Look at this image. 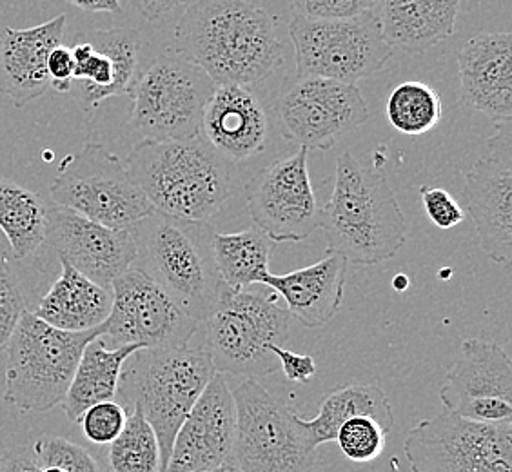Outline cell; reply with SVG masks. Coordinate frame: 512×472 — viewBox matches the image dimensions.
Instances as JSON below:
<instances>
[{
    "label": "cell",
    "mask_w": 512,
    "mask_h": 472,
    "mask_svg": "<svg viewBox=\"0 0 512 472\" xmlns=\"http://www.w3.org/2000/svg\"><path fill=\"white\" fill-rule=\"evenodd\" d=\"M175 53L204 69L215 86H264L286 64L271 13L251 0H195L178 17Z\"/></svg>",
    "instance_id": "6da1fadb"
},
{
    "label": "cell",
    "mask_w": 512,
    "mask_h": 472,
    "mask_svg": "<svg viewBox=\"0 0 512 472\" xmlns=\"http://www.w3.org/2000/svg\"><path fill=\"white\" fill-rule=\"evenodd\" d=\"M318 229L327 251L353 266L391 260L407 242V220L387 178L364 168L349 151L336 160L335 186L320 207Z\"/></svg>",
    "instance_id": "7a4b0ae2"
},
{
    "label": "cell",
    "mask_w": 512,
    "mask_h": 472,
    "mask_svg": "<svg viewBox=\"0 0 512 472\" xmlns=\"http://www.w3.org/2000/svg\"><path fill=\"white\" fill-rule=\"evenodd\" d=\"M126 168L153 209L169 217L209 222L233 191V166L200 137L140 140Z\"/></svg>",
    "instance_id": "3957f363"
},
{
    "label": "cell",
    "mask_w": 512,
    "mask_h": 472,
    "mask_svg": "<svg viewBox=\"0 0 512 472\" xmlns=\"http://www.w3.org/2000/svg\"><path fill=\"white\" fill-rule=\"evenodd\" d=\"M129 229L137 244L133 266L186 315L206 322L227 289L215 262L211 224L153 211Z\"/></svg>",
    "instance_id": "277c9868"
},
{
    "label": "cell",
    "mask_w": 512,
    "mask_h": 472,
    "mask_svg": "<svg viewBox=\"0 0 512 472\" xmlns=\"http://www.w3.org/2000/svg\"><path fill=\"white\" fill-rule=\"evenodd\" d=\"M217 374L204 347L140 349L131 354L120 374L119 404L140 409L157 434L162 472L168 465L180 423L197 404L206 385Z\"/></svg>",
    "instance_id": "5b68a950"
},
{
    "label": "cell",
    "mask_w": 512,
    "mask_h": 472,
    "mask_svg": "<svg viewBox=\"0 0 512 472\" xmlns=\"http://www.w3.org/2000/svg\"><path fill=\"white\" fill-rule=\"evenodd\" d=\"M104 336V324L69 333L24 311L8 342L4 402L20 413H46L62 404L86 345Z\"/></svg>",
    "instance_id": "8992f818"
},
{
    "label": "cell",
    "mask_w": 512,
    "mask_h": 472,
    "mask_svg": "<svg viewBox=\"0 0 512 472\" xmlns=\"http://www.w3.org/2000/svg\"><path fill=\"white\" fill-rule=\"evenodd\" d=\"M291 331V315L278 295L227 287L206 320V349L215 371L260 378L278 371L273 345L284 344Z\"/></svg>",
    "instance_id": "52a82bcc"
},
{
    "label": "cell",
    "mask_w": 512,
    "mask_h": 472,
    "mask_svg": "<svg viewBox=\"0 0 512 472\" xmlns=\"http://www.w3.org/2000/svg\"><path fill=\"white\" fill-rule=\"evenodd\" d=\"M237 434L229 462L242 472H313L316 449L302 429V416L256 378L233 389Z\"/></svg>",
    "instance_id": "ba28073f"
},
{
    "label": "cell",
    "mask_w": 512,
    "mask_h": 472,
    "mask_svg": "<svg viewBox=\"0 0 512 472\" xmlns=\"http://www.w3.org/2000/svg\"><path fill=\"white\" fill-rule=\"evenodd\" d=\"M215 88L197 64L177 53L162 55L138 71L129 89L131 128L142 140L153 142L198 138L204 108Z\"/></svg>",
    "instance_id": "9c48e42d"
},
{
    "label": "cell",
    "mask_w": 512,
    "mask_h": 472,
    "mask_svg": "<svg viewBox=\"0 0 512 472\" xmlns=\"http://www.w3.org/2000/svg\"><path fill=\"white\" fill-rule=\"evenodd\" d=\"M295 48L296 79H329L356 84L385 68L394 51L382 37L378 13L353 19H306L289 22Z\"/></svg>",
    "instance_id": "30bf717a"
},
{
    "label": "cell",
    "mask_w": 512,
    "mask_h": 472,
    "mask_svg": "<svg viewBox=\"0 0 512 472\" xmlns=\"http://www.w3.org/2000/svg\"><path fill=\"white\" fill-rule=\"evenodd\" d=\"M50 193L57 206L113 229H129L155 211L120 158L97 142L62 160Z\"/></svg>",
    "instance_id": "8fae6325"
},
{
    "label": "cell",
    "mask_w": 512,
    "mask_h": 472,
    "mask_svg": "<svg viewBox=\"0 0 512 472\" xmlns=\"http://www.w3.org/2000/svg\"><path fill=\"white\" fill-rule=\"evenodd\" d=\"M404 453L413 472H512V420L471 422L444 409L414 425Z\"/></svg>",
    "instance_id": "7c38bea8"
},
{
    "label": "cell",
    "mask_w": 512,
    "mask_h": 472,
    "mask_svg": "<svg viewBox=\"0 0 512 472\" xmlns=\"http://www.w3.org/2000/svg\"><path fill=\"white\" fill-rule=\"evenodd\" d=\"M280 135L307 151H325L362 128L369 109L356 84L329 79H296L275 104Z\"/></svg>",
    "instance_id": "4fadbf2b"
},
{
    "label": "cell",
    "mask_w": 512,
    "mask_h": 472,
    "mask_svg": "<svg viewBox=\"0 0 512 472\" xmlns=\"http://www.w3.org/2000/svg\"><path fill=\"white\" fill-rule=\"evenodd\" d=\"M113 304L104 322V336L115 344L142 349H175L188 345L197 333L195 318L186 315L160 287L138 267L111 284Z\"/></svg>",
    "instance_id": "5bb4252c"
},
{
    "label": "cell",
    "mask_w": 512,
    "mask_h": 472,
    "mask_svg": "<svg viewBox=\"0 0 512 472\" xmlns=\"http://www.w3.org/2000/svg\"><path fill=\"white\" fill-rule=\"evenodd\" d=\"M307 149L280 158L249 178L247 209L271 242H304L320 222V206L307 168Z\"/></svg>",
    "instance_id": "9a60e30c"
},
{
    "label": "cell",
    "mask_w": 512,
    "mask_h": 472,
    "mask_svg": "<svg viewBox=\"0 0 512 472\" xmlns=\"http://www.w3.org/2000/svg\"><path fill=\"white\" fill-rule=\"evenodd\" d=\"M462 200L489 260L512 264V122L496 124L487 153L465 177Z\"/></svg>",
    "instance_id": "2e32d148"
},
{
    "label": "cell",
    "mask_w": 512,
    "mask_h": 472,
    "mask_svg": "<svg viewBox=\"0 0 512 472\" xmlns=\"http://www.w3.org/2000/svg\"><path fill=\"white\" fill-rule=\"evenodd\" d=\"M445 411L465 420L500 423L512 420V362L502 345L469 338L440 387Z\"/></svg>",
    "instance_id": "e0dca14e"
},
{
    "label": "cell",
    "mask_w": 512,
    "mask_h": 472,
    "mask_svg": "<svg viewBox=\"0 0 512 472\" xmlns=\"http://www.w3.org/2000/svg\"><path fill=\"white\" fill-rule=\"evenodd\" d=\"M46 242L95 284L111 289V284L135 264L137 244L131 229H113L82 217L68 207H48Z\"/></svg>",
    "instance_id": "ac0fdd59"
},
{
    "label": "cell",
    "mask_w": 512,
    "mask_h": 472,
    "mask_svg": "<svg viewBox=\"0 0 512 472\" xmlns=\"http://www.w3.org/2000/svg\"><path fill=\"white\" fill-rule=\"evenodd\" d=\"M237 434L233 389L217 373L180 423L164 472H207L231 460Z\"/></svg>",
    "instance_id": "d6986e66"
},
{
    "label": "cell",
    "mask_w": 512,
    "mask_h": 472,
    "mask_svg": "<svg viewBox=\"0 0 512 472\" xmlns=\"http://www.w3.org/2000/svg\"><path fill=\"white\" fill-rule=\"evenodd\" d=\"M140 37L131 28H113L89 33L71 48L73 84L69 95L86 113L104 100L128 95L138 75Z\"/></svg>",
    "instance_id": "ffe728a7"
},
{
    "label": "cell",
    "mask_w": 512,
    "mask_h": 472,
    "mask_svg": "<svg viewBox=\"0 0 512 472\" xmlns=\"http://www.w3.org/2000/svg\"><path fill=\"white\" fill-rule=\"evenodd\" d=\"M269 115L256 91L224 84L207 100L200 138L231 166L264 153L269 142Z\"/></svg>",
    "instance_id": "44dd1931"
},
{
    "label": "cell",
    "mask_w": 512,
    "mask_h": 472,
    "mask_svg": "<svg viewBox=\"0 0 512 472\" xmlns=\"http://www.w3.org/2000/svg\"><path fill=\"white\" fill-rule=\"evenodd\" d=\"M460 100L491 118L512 122V35L507 31L480 33L458 51Z\"/></svg>",
    "instance_id": "7402d4cb"
},
{
    "label": "cell",
    "mask_w": 512,
    "mask_h": 472,
    "mask_svg": "<svg viewBox=\"0 0 512 472\" xmlns=\"http://www.w3.org/2000/svg\"><path fill=\"white\" fill-rule=\"evenodd\" d=\"M66 15L28 30L0 33V97L24 108L50 89L48 57L64 39Z\"/></svg>",
    "instance_id": "603a6c76"
},
{
    "label": "cell",
    "mask_w": 512,
    "mask_h": 472,
    "mask_svg": "<svg viewBox=\"0 0 512 472\" xmlns=\"http://www.w3.org/2000/svg\"><path fill=\"white\" fill-rule=\"evenodd\" d=\"M347 266L342 256L327 253L320 262L293 273H269L262 284L271 287L278 298H284L291 318L306 327H324L344 304Z\"/></svg>",
    "instance_id": "cb8c5ba5"
},
{
    "label": "cell",
    "mask_w": 512,
    "mask_h": 472,
    "mask_svg": "<svg viewBox=\"0 0 512 472\" xmlns=\"http://www.w3.org/2000/svg\"><path fill=\"white\" fill-rule=\"evenodd\" d=\"M462 0H380L378 20L387 46L409 55H424L449 39Z\"/></svg>",
    "instance_id": "d4e9b609"
},
{
    "label": "cell",
    "mask_w": 512,
    "mask_h": 472,
    "mask_svg": "<svg viewBox=\"0 0 512 472\" xmlns=\"http://www.w3.org/2000/svg\"><path fill=\"white\" fill-rule=\"evenodd\" d=\"M59 280L40 298L35 315L60 331L82 333L108 320L113 304L111 289L95 284L68 262H62Z\"/></svg>",
    "instance_id": "484cf974"
},
{
    "label": "cell",
    "mask_w": 512,
    "mask_h": 472,
    "mask_svg": "<svg viewBox=\"0 0 512 472\" xmlns=\"http://www.w3.org/2000/svg\"><path fill=\"white\" fill-rule=\"evenodd\" d=\"M142 347L122 345L108 349L102 336L89 342L80 356L77 371L69 384L64 402L60 404L69 422L77 423L91 405L117 398L120 374L131 354Z\"/></svg>",
    "instance_id": "4316f807"
},
{
    "label": "cell",
    "mask_w": 512,
    "mask_h": 472,
    "mask_svg": "<svg viewBox=\"0 0 512 472\" xmlns=\"http://www.w3.org/2000/svg\"><path fill=\"white\" fill-rule=\"evenodd\" d=\"M369 416L380 423L389 434L394 427L393 405L382 387L375 384L338 385L325 394L313 420H300L311 447L335 442L336 434L347 420Z\"/></svg>",
    "instance_id": "83f0119b"
},
{
    "label": "cell",
    "mask_w": 512,
    "mask_h": 472,
    "mask_svg": "<svg viewBox=\"0 0 512 472\" xmlns=\"http://www.w3.org/2000/svg\"><path fill=\"white\" fill-rule=\"evenodd\" d=\"M48 206L30 189L0 177V231L15 260L33 255L46 242Z\"/></svg>",
    "instance_id": "f1b7e54d"
},
{
    "label": "cell",
    "mask_w": 512,
    "mask_h": 472,
    "mask_svg": "<svg viewBox=\"0 0 512 472\" xmlns=\"http://www.w3.org/2000/svg\"><path fill=\"white\" fill-rule=\"evenodd\" d=\"M273 242L260 229L215 233L213 253L224 284L235 291L262 284L269 271Z\"/></svg>",
    "instance_id": "f546056e"
},
{
    "label": "cell",
    "mask_w": 512,
    "mask_h": 472,
    "mask_svg": "<svg viewBox=\"0 0 512 472\" xmlns=\"http://www.w3.org/2000/svg\"><path fill=\"white\" fill-rule=\"evenodd\" d=\"M106 447L102 472H162L157 434L137 407L129 409L119 438Z\"/></svg>",
    "instance_id": "4dcf8cb0"
},
{
    "label": "cell",
    "mask_w": 512,
    "mask_h": 472,
    "mask_svg": "<svg viewBox=\"0 0 512 472\" xmlns=\"http://www.w3.org/2000/svg\"><path fill=\"white\" fill-rule=\"evenodd\" d=\"M387 118L396 131L420 137L442 120V99L429 84L407 80L396 86L387 100Z\"/></svg>",
    "instance_id": "1f68e13d"
},
{
    "label": "cell",
    "mask_w": 512,
    "mask_h": 472,
    "mask_svg": "<svg viewBox=\"0 0 512 472\" xmlns=\"http://www.w3.org/2000/svg\"><path fill=\"white\" fill-rule=\"evenodd\" d=\"M384 427L369 416H355L340 427L335 442L347 460L355 463L375 462L385 449Z\"/></svg>",
    "instance_id": "d6a6232c"
},
{
    "label": "cell",
    "mask_w": 512,
    "mask_h": 472,
    "mask_svg": "<svg viewBox=\"0 0 512 472\" xmlns=\"http://www.w3.org/2000/svg\"><path fill=\"white\" fill-rule=\"evenodd\" d=\"M40 465H53L64 472H102L100 463L88 449L60 436H42L33 443Z\"/></svg>",
    "instance_id": "836d02e7"
},
{
    "label": "cell",
    "mask_w": 512,
    "mask_h": 472,
    "mask_svg": "<svg viewBox=\"0 0 512 472\" xmlns=\"http://www.w3.org/2000/svg\"><path fill=\"white\" fill-rule=\"evenodd\" d=\"M26 311V298L17 273L11 267L10 256L0 246V351L8 347L11 335Z\"/></svg>",
    "instance_id": "e575fe53"
},
{
    "label": "cell",
    "mask_w": 512,
    "mask_h": 472,
    "mask_svg": "<svg viewBox=\"0 0 512 472\" xmlns=\"http://www.w3.org/2000/svg\"><path fill=\"white\" fill-rule=\"evenodd\" d=\"M128 420V411L115 400L91 405L80 416V429L88 442L106 447L119 438Z\"/></svg>",
    "instance_id": "d590c367"
},
{
    "label": "cell",
    "mask_w": 512,
    "mask_h": 472,
    "mask_svg": "<svg viewBox=\"0 0 512 472\" xmlns=\"http://www.w3.org/2000/svg\"><path fill=\"white\" fill-rule=\"evenodd\" d=\"M296 17L353 19L378 10L380 0H287Z\"/></svg>",
    "instance_id": "8d00e7d4"
},
{
    "label": "cell",
    "mask_w": 512,
    "mask_h": 472,
    "mask_svg": "<svg viewBox=\"0 0 512 472\" xmlns=\"http://www.w3.org/2000/svg\"><path fill=\"white\" fill-rule=\"evenodd\" d=\"M420 197L425 215L440 229H453L465 218L460 202L442 187L422 186Z\"/></svg>",
    "instance_id": "74e56055"
},
{
    "label": "cell",
    "mask_w": 512,
    "mask_h": 472,
    "mask_svg": "<svg viewBox=\"0 0 512 472\" xmlns=\"http://www.w3.org/2000/svg\"><path fill=\"white\" fill-rule=\"evenodd\" d=\"M271 353L278 358V364L286 374L287 380L293 384H307L316 374L315 358L311 354H298L286 347L273 345Z\"/></svg>",
    "instance_id": "f35d334b"
},
{
    "label": "cell",
    "mask_w": 512,
    "mask_h": 472,
    "mask_svg": "<svg viewBox=\"0 0 512 472\" xmlns=\"http://www.w3.org/2000/svg\"><path fill=\"white\" fill-rule=\"evenodd\" d=\"M73 69H75V64L71 57V48L59 44L48 57L50 88L55 89L57 93H69L71 84H73Z\"/></svg>",
    "instance_id": "ab89813d"
},
{
    "label": "cell",
    "mask_w": 512,
    "mask_h": 472,
    "mask_svg": "<svg viewBox=\"0 0 512 472\" xmlns=\"http://www.w3.org/2000/svg\"><path fill=\"white\" fill-rule=\"evenodd\" d=\"M40 463L33 445H19L0 454V472H39Z\"/></svg>",
    "instance_id": "60d3db41"
},
{
    "label": "cell",
    "mask_w": 512,
    "mask_h": 472,
    "mask_svg": "<svg viewBox=\"0 0 512 472\" xmlns=\"http://www.w3.org/2000/svg\"><path fill=\"white\" fill-rule=\"evenodd\" d=\"M131 2L135 4V8L144 19L155 22L168 17L169 13L177 11L182 6H188L191 0H131Z\"/></svg>",
    "instance_id": "b9f144b4"
},
{
    "label": "cell",
    "mask_w": 512,
    "mask_h": 472,
    "mask_svg": "<svg viewBox=\"0 0 512 472\" xmlns=\"http://www.w3.org/2000/svg\"><path fill=\"white\" fill-rule=\"evenodd\" d=\"M69 4L91 13H120V0H68Z\"/></svg>",
    "instance_id": "7bdbcfd3"
},
{
    "label": "cell",
    "mask_w": 512,
    "mask_h": 472,
    "mask_svg": "<svg viewBox=\"0 0 512 472\" xmlns=\"http://www.w3.org/2000/svg\"><path fill=\"white\" fill-rule=\"evenodd\" d=\"M409 286V278L405 275L396 276L393 280L394 289H398V291H404Z\"/></svg>",
    "instance_id": "ee69618b"
},
{
    "label": "cell",
    "mask_w": 512,
    "mask_h": 472,
    "mask_svg": "<svg viewBox=\"0 0 512 472\" xmlns=\"http://www.w3.org/2000/svg\"><path fill=\"white\" fill-rule=\"evenodd\" d=\"M207 472H242L240 469H238L237 465L235 463L227 462L224 463V465H220V467H217V469H213V471H207Z\"/></svg>",
    "instance_id": "f6af8a7d"
},
{
    "label": "cell",
    "mask_w": 512,
    "mask_h": 472,
    "mask_svg": "<svg viewBox=\"0 0 512 472\" xmlns=\"http://www.w3.org/2000/svg\"><path fill=\"white\" fill-rule=\"evenodd\" d=\"M39 472H64L59 467H53V465H40Z\"/></svg>",
    "instance_id": "bcb514c9"
}]
</instances>
